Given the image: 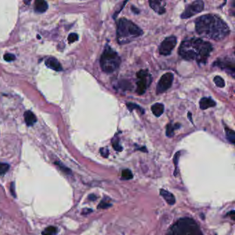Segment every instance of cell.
Segmentation results:
<instances>
[{
	"label": "cell",
	"mask_w": 235,
	"mask_h": 235,
	"mask_svg": "<svg viewBox=\"0 0 235 235\" xmlns=\"http://www.w3.org/2000/svg\"><path fill=\"white\" fill-rule=\"evenodd\" d=\"M196 31L202 37L216 41L225 39L230 33V29L224 20L216 15H204L196 20Z\"/></svg>",
	"instance_id": "1"
},
{
	"label": "cell",
	"mask_w": 235,
	"mask_h": 235,
	"mask_svg": "<svg viewBox=\"0 0 235 235\" xmlns=\"http://www.w3.org/2000/svg\"><path fill=\"white\" fill-rule=\"evenodd\" d=\"M212 50L210 43L199 38H192L182 41L179 53L181 57L186 60H195L199 64H204Z\"/></svg>",
	"instance_id": "2"
},
{
	"label": "cell",
	"mask_w": 235,
	"mask_h": 235,
	"mask_svg": "<svg viewBox=\"0 0 235 235\" xmlns=\"http://www.w3.org/2000/svg\"><path fill=\"white\" fill-rule=\"evenodd\" d=\"M143 34V31L131 21L121 18L117 22V37L119 44H126Z\"/></svg>",
	"instance_id": "3"
},
{
	"label": "cell",
	"mask_w": 235,
	"mask_h": 235,
	"mask_svg": "<svg viewBox=\"0 0 235 235\" xmlns=\"http://www.w3.org/2000/svg\"><path fill=\"white\" fill-rule=\"evenodd\" d=\"M167 235H203L198 224L192 219H179L170 229Z\"/></svg>",
	"instance_id": "4"
},
{
	"label": "cell",
	"mask_w": 235,
	"mask_h": 235,
	"mask_svg": "<svg viewBox=\"0 0 235 235\" xmlns=\"http://www.w3.org/2000/svg\"><path fill=\"white\" fill-rule=\"evenodd\" d=\"M121 64V58L114 50L107 45L101 57L100 65L103 72L111 73L118 69Z\"/></svg>",
	"instance_id": "5"
},
{
	"label": "cell",
	"mask_w": 235,
	"mask_h": 235,
	"mask_svg": "<svg viewBox=\"0 0 235 235\" xmlns=\"http://www.w3.org/2000/svg\"><path fill=\"white\" fill-rule=\"evenodd\" d=\"M136 93L139 94H144L152 82V77L147 70H141L136 74Z\"/></svg>",
	"instance_id": "6"
},
{
	"label": "cell",
	"mask_w": 235,
	"mask_h": 235,
	"mask_svg": "<svg viewBox=\"0 0 235 235\" xmlns=\"http://www.w3.org/2000/svg\"><path fill=\"white\" fill-rule=\"evenodd\" d=\"M204 2L198 0L195 1L188 5L187 8L183 11V13L181 14V17L182 19H187L190 17L194 16L195 15L201 13L204 10Z\"/></svg>",
	"instance_id": "7"
},
{
	"label": "cell",
	"mask_w": 235,
	"mask_h": 235,
	"mask_svg": "<svg viewBox=\"0 0 235 235\" xmlns=\"http://www.w3.org/2000/svg\"><path fill=\"white\" fill-rule=\"evenodd\" d=\"M174 79L173 74L170 73H166L163 75L158 82L157 86V93L161 94L166 92L171 87Z\"/></svg>",
	"instance_id": "8"
},
{
	"label": "cell",
	"mask_w": 235,
	"mask_h": 235,
	"mask_svg": "<svg viewBox=\"0 0 235 235\" xmlns=\"http://www.w3.org/2000/svg\"><path fill=\"white\" fill-rule=\"evenodd\" d=\"M177 44V38L174 36H170L166 38L160 45L159 51L161 55L167 56L170 55L172 50Z\"/></svg>",
	"instance_id": "9"
},
{
	"label": "cell",
	"mask_w": 235,
	"mask_h": 235,
	"mask_svg": "<svg viewBox=\"0 0 235 235\" xmlns=\"http://www.w3.org/2000/svg\"><path fill=\"white\" fill-rule=\"evenodd\" d=\"M214 65L221 68L223 70H225L227 72L230 73L233 77L234 76L235 69L234 60H231L230 59L228 58L219 59H217Z\"/></svg>",
	"instance_id": "10"
},
{
	"label": "cell",
	"mask_w": 235,
	"mask_h": 235,
	"mask_svg": "<svg viewBox=\"0 0 235 235\" xmlns=\"http://www.w3.org/2000/svg\"><path fill=\"white\" fill-rule=\"evenodd\" d=\"M149 4H150V7L157 13L162 15L166 12V9H165L166 2L149 1Z\"/></svg>",
	"instance_id": "11"
},
{
	"label": "cell",
	"mask_w": 235,
	"mask_h": 235,
	"mask_svg": "<svg viewBox=\"0 0 235 235\" xmlns=\"http://www.w3.org/2000/svg\"><path fill=\"white\" fill-rule=\"evenodd\" d=\"M46 65L48 68L55 71H61L62 70L61 65L59 61L55 57H49L46 61Z\"/></svg>",
	"instance_id": "12"
},
{
	"label": "cell",
	"mask_w": 235,
	"mask_h": 235,
	"mask_svg": "<svg viewBox=\"0 0 235 235\" xmlns=\"http://www.w3.org/2000/svg\"><path fill=\"white\" fill-rule=\"evenodd\" d=\"M199 106L200 108L202 110H206L211 107H214L216 106V103L215 101L211 99L210 97H204L199 102Z\"/></svg>",
	"instance_id": "13"
},
{
	"label": "cell",
	"mask_w": 235,
	"mask_h": 235,
	"mask_svg": "<svg viewBox=\"0 0 235 235\" xmlns=\"http://www.w3.org/2000/svg\"><path fill=\"white\" fill-rule=\"evenodd\" d=\"M24 120L27 126H32L37 122V117L32 112L27 111L24 113Z\"/></svg>",
	"instance_id": "14"
},
{
	"label": "cell",
	"mask_w": 235,
	"mask_h": 235,
	"mask_svg": "<svg viewBox=\"0 0 235 235\" xmlns=\"http://www.w3.org/2000/svg\"><path fill=\"white\" fill-rule=\"evenodd\" d=\"M160 194L169 205H174L175 204L174 196L171 192H170L166 190L161 189Z\"/></svg>",
	"instance_id": "15"
},
{
	"label": "cell",
	"mask_w": 235,
	"mask_h": 235,
	"mask_svg": "<svg viewBox=\"0 0 235 235\" xmlns=\"http://www.w3.org/2000/svg\"><path fill=\"white\" fill-rule=\"evenodd\" d=\"M48 8V3L43 0H37L35 2V9L37 13H42L46 12Z\"/></svg>",
	"instance_id": "16"
},
{
	"label": "cell",
	"mask_w": 235,
	"mask_h": 235,
	"mask_svg": "<svg viewBox=\"0 0 235 235\" xmlns=\"http://www.w3.org/2000/svg\"><path fill=\"white\" fill-rule=\"evenodd\" d=\"M152 112L156 117H160L164 111V106L162 103H155L152 106Z\"/></svg>",
	"instance_id": "17"
},
{
	"label": "cell",
	"mask_w": 235,
	"mask_h": 235,
	"mask_svg": "<svg viewBox=\"0 0 235 235\" xmlns=\"http://www.w3.org/2000/svg\"><path fill=\"white\" fill-rule=\"evenodd\" d=\"M180 128V125L179 124H176L174 125H172V124H169L167 126V128H166V135L168 137H172L174 135V130L178 129Z\"/></svg>",
	"instance_id": "18"
},
{
	"label": "cell",
	"mask_w": 235,
	"mask_h": 235,
	"mask_svg": "<svg viewBox=\"0 0 235 235\" xmlns=\"http://www.w3.org/2000/svg\"><path fill=\"white\" fill-rule=\"evenodd\" d=\"M225 132H226V137H227L228 140L231 142L232 144H234L235 142V133L233 130L228 129L227 128H225Z\"/></svg>",
	"instance_id": "19"
},
{
	"label": "cell",
	"mask_w": 235,
	"mask_h": 235,
	"mask_svg": "<svg viewBox=\"0 0 235 235\" xmlns=\"http://www.w3.org/2000/svg\"><path fill=\"white\" fill-rule=\"evenodd\" d=\"M57 233V229L54 226H49L42 232V235H55Z\"/></svg>",
	"instance_id": "20"
},
{
	"label": "cell",
	"mask_w": 235,
	"mask_h": 235,
	"mask_svg": "<svg viewBox=\"0 0 235 235\" xmlns=\"http://www.w3.org/2000/svg\"><path fill=\"white\" fill-rule=\"evenodd\" d=\"M121 176H122V178L125 180H129L133 178L132 172L128 169L124 170L122 171V173H121Z\"/></svg>",
	"instance_id": "21"
},
{
	"label": "cell",
	"mask_w": 235,
	"mask_h": 235,
	"mask_svg": "<svg viewBox=\"0 0 235 235\" xmlns=\"http://www.w3.org/2000/svg\"><path fill=\"white\" fill-rule=\"evenodd\" d=\"M214 82H215L216 86H218L219 88H224L225 86L224 80L220 76H216L215 78H214Z\"/></svg>",
	"instance_id": "22"
},
{
	"label": "cell",
	"mask_w": 235,
	"mask_h": 235,
	"mask_svg": "<svg viewBox=\"0 0 235 235\" xmlns=\"http://www.w3.org/2000/svg\"><path fill=\"white\" fill-rule=\"evenodd\" d=\"M55 164H56V165H57V166H59V168H60V169L61 170L64 172V173H66V174H71V172H71V170H70L69 168H67L66 166H65L64 165L62 164L61 163L55 162Z\"/></svg>",
	"instance_id": "23"
},
{
	"label": "cell",
	"mask_w": 235,
	"mask_h": 235,
	"mask_svg": "<svg viewBox=\"0 0 235 235\" xmlns=\"http://www.w3.org/2000/svg\"><path fill=\"white\" fill-rule=\"evenodd\" d=\"M9 169V165L0 162V174H4Z\"/></svg>",
	"instance_id": "24"
},
{
	"label": "cell",
	"mask_w": 235,
	"mask_h": 235,
	"mask_svg": "<svg viewBox=\"0 0 235 235\" xmlns=\"http://www.w3.org/2000/svg\"><path fill=\"white\" fill-rule=\"evenodd\" d=\"M68 40L69 43H73L78 40V35L77 33H70L68 37Z\"/></svg>",
	"instance_id": "25"
},
{
	"label": "cell",
	"mask_w": 235,
	"mask_h": 235,
	"mask_svg": "<svg viewBox=\"0 0 235 235\" xmlns=\"http://www.w3.org/2000/svg\"><path fill=\"white\" fill-rule=\"evenodd\" d=\"M4 59L5 61H12L16 59V57L13 54H10V53H6L4 55Z\"/></svg>",
	"instance_id": "26"
},
{
	"label": "cell",
	"mask_w": 235,
	"mask_h": 235,
	"mask_svg": "<svg viewBox=\"0 0 235 235\" xmlns=\"http://www.w3.org/2000/svg\"><path fill=\"white\" fill-rule=\"evenodd\" d=\"M112 205L109 203H107L106 201L102 200L100 202V204L98 206V208H101V209H106V208H108L109 207H111Z\"/></svg>",
	"instance_id": "27"
},
{
	"label": "cell",
	"mask_w": 235,
	"mask_h": 235,
	"mask_svg": "<svg viewBox=\"0 0 235 235\" xmlns=\"http://www.w3.org/2000/svg\"><path fill=\"white\" fill-rule=\"evenodd\" d=\"M127 107L129 108V110L130 111H132L133 109L135 108H138L139 110H140L141 111H143L144 112V110H143L142 108H141L140 107H139L138 105H136V104H134V103H127Z\"/></svg>",
	"instance_id": "28"
},
{
	"label": "cell",
	"mask_w": 235,
	"mask_h": 235,
	"mask_svg": "<svg viewBox=\"0 0 235 235\" xmlns=\"http://www.w3.org/2000/svg\"><path fill=\"white\" fill-rule=\"evenodd\" d=\"M112 146H113V148H114V149L115 150H117L118 152L122 150V147H121V145L120 144H119L118 141H113L112 142Z\"/></svg>",
	"instance_id": "29"
},
{
	"label": "cell",
	"mask_w": 235,
	"mask_h": 235,
	"mask_svg": "<svg viewBox=\"0 0 235 235\" xmlns=\"http://www.w3.org/2000/svg\"><path fill=\"white\" fill-rule=\"evenodd\" d=\"M100 152H101V154H102V155L104 157H107L108 156L109 154V151L106 149V148H102V149L100 150Z\"/></svg>",
	"instance_id": "30"
},
{
	"label": "cell",
	"mask_w": 235,
	"mask_h": 235,
	"mask_svg": "<svg viewBox=\"0 0 235 235\" xmlns=\"http://www.w3.org/2000/svg\"><path fill=\"white\" fill-rule=\"evenodd\" d=\"M179 154H180V152H178V153H177L176 154H175V155L174 157V163L175 165H177V163H178V161H179Z\"/></svg>",
	"instance_id": "31"
},
{
	"label": "cell",
	"mask_w": 235,
	"mask_h": 235,
	"mask_svg": "<svg viewBox=\"0 0 235 235\" xmlns=\"http://www.w3.org/2000/svg\"><path fill=\"white\" fill-rule=\"evenodd\" d=\"M10 192H11V194L13 195V197H16L15 192V183H12L10 185Z\"/></svg>",
	"instance_id": "32"
},
{
	"label": "cell",
	"mask_w": 235,
	"mask_h": 235,
	"mask_svg": "<svg viewBox=\"0 0 235 235\" xmlns=\"http://www.w3.org/2000/svg\"><path fill=\"white\" fill-rule=\"evenodd\" d=\"M93 212V210L91 209H89V208H86V209H84L82 211V214L83 215H88V214L90 213Z\"/></svg>",
	"instance_id": "33"
},
{
	"label": "cell",
	"mask_w": 235,
	"mask_h": 235,
	"mask_svg": "<svg viewBox=\"0 0 235 235\" xmlns=\"http://www.w3.org/2000/svg\"><path fill=\"white\" fill-rule=\"evenodd\" d=\"M88 199L90 201H94L97 199V197L94 195H90L88 196Z\"/></svg>",
	"instance_id": "34"
},
{
	"label": "cell",
	"mask_w": 235,
	"mask_h": 235,
	"mask_svg": "<svg viewBox=\"0 0 235 235\" xmlns=\"http://www.w3.org/2000/svg\"><path fill=\"white\" fill-rule=\"evenodd\" d=\"M228 215H231V216H232V219H233V220H234L235 216H234V210H233V211H232V212L229 213Z\"/></svg>",
	"instance_id": "35"
},
{
	"label": "cell",
	"mask_w": 235,
	"mask_h": 235,
	"mask_svg": "<svg viewBox=\"0 0 235 235\" xmlns=\"http://www.w3.org/2000/svg\"><path fill=\"white\" fill-rule=\"evenodd\" d=\"M132 10H133V12H134V13H136V14H138V13H137V12L136 11V10L139 11V10L136 9V8H135V7H134V6H132Z\"/></svg>",
	"instance_id": "36"
}]
</instances>
